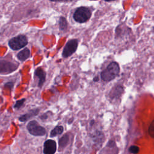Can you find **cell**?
Wrapping results in <instances>:
<instances>
[{
    "instance_id": "ba28073f",
    "label": "cell",
    "mask_w": 154,
    "mask_h": 154,
    "mask_svg": "<svg viewBox=\"0 0 154 154\" xmlns=\"http://www.w3.org/2000/svg\"><path fill=\"white\" fill-rule=\"evenodd\" d=\"M34 75L35 76L38 77L39 81L38 83V86L39 87H41L43 84H44L45 79H46V72L44 71L43 69L39 67L36 69V70L34 72Z\"/></svg>"
},
{
    "instance_id": "9c48e42d",
    "label": "cell",
    "mask_w": 154,
    "mask_h": 154,
    "mask_svg": "<svg viewBox=\"0 0 154 154\" xmlns=\"http://www.w3.org/2000/svg\"><path fill=\"white\" fill-rule=\"evenodd\" d=\"M39 112V109H34L32 110H30L28 112L22 115L19 118V120L22 122H26L27 121L28 119H31V117H32L33 116H35L38 114Z\"/></svg>"
},
{
    "instance_id": "ac0fdd59",
    "label": "cell",
    "mask_w": 154,
    "mask_h": 154,
    "mask_svg": "<svg viewBox=\"0 0 154 154\" xmlns=\"http://www.w3.org/2000/svg\"><path fill=\"white\" fill-rule=\"evenodd\" d=\"M49 1H54V2H69L73 0H49Z\"/></svg>"
},
{
    "instance_id": "5b68a950",
    "label": "cell",
    "mask_w": 154,
    "mask_h": 154,
    "mask_svg": "<svg viewBox=\"0 0 154 154\" xmlns=\"http://www.w3.org/2000/svg\"><path fill=\"white\" fill-rule=\"evenodd\" d=\"M78 45V41L76 39L69 40L66 44L62 56L64 58H67L72 55L76 50Z\"/></svg>"
},
{
    "instance_id": "7c38bea8",
    "label": "cell",
    "mask_w": 154,
    "mask_h": 154,
    "mask_svg": "<svg viewBox=\"0 0 154 154\" xmlns=\"http://www.w3.org/2000/svg\"><path fill=\"white\" fill-rule=\"evenodd\" d=\"M68 141H69V136L67 134H64L59 140V142H58L59 149H62L64 148L67 146Z\"/></svg>"
},
{
    "instance_id": "8992f818",
    "label": "cell",
    "mask_w": 154,
    "mask_h": 154,
    "mask_svg": "<svg viewBox=\"0 0 154 154\" xmlns=\"http://www.w3.org/2000/svg\"><path fill=\"white\" fill-rule=\"evenodd\" d=\"M17 66L14 63L5 60H1V73H8L15 70Z\"/></svg>"
},
{
    "instance_id": "9a60e30c",
    "label": "cell",
    "mask_w": 154,
    "mask_h": 154,
    "mask_svg": "<svg viewBox=\"0 0 154 154\" xmlns=\"http://www.w3.org/2000/svg\"><path fill=\"white\" fill-rule=\"evenodd\" d=\"M149 134L151 137L154 138V120L152 122L149 128Z\"/></svg>"
},
{
    "instance_id": "8fae6325",
    "label": "cell",
    "mask_w": 154,
    "mask_h": 154,
    "mask_svg": "<svg viewBox=\"0 0 154 154\" xmlns=\"http://www.w3.org/2000/svg\"><path fill=\"white\" fill-rule=\"evenodd\" d=\"M122 91H123V88L121 86L118 85L115 87L110 91L109 95H110L111 99H113L114 98L119 97L121 95V93H122Z\"/></svg>"
},
{
    "instance_id": "2e32d148",
    "label": "cell",
    "mask_w": 154,
    "mask_h": 154,
    "mask_svg": "<svg viewBox=\"0 0 154 154\" xmlns=\"http://www.w3.org/2000/svg\"><path fill=\"white\" fill-rule=\"evenodd\" d=\"M25 100V99H20V100H17L16 102V103H15L14 105V108L15 109H19V108H20L22 106V105L23 104Z\"/></svg>"
},
{
    "instance_id": "52a82bcc",
    "label": "cell",
    "mask_w": 154,
    "mask_h": 154,
    "mask_svg": "<svg viewBox=\"0 0 154 154\" xmlns=\"http://www.w3.org/2000/svg\"><path fill=\"white\" fill-rule=\"evenodd\" d=\"M57 150L56 142L53 140H46L43 146L44 154H54Z\"/></svg>"
},
{
    "instance_id": "6da1fadb",
    "label": "cell",
    "mask_w": 154,
    "mask_h": 154,
    "mask_svg": "<svg viewBox=\"0 0 154 154\" xmlns=\"http://www.w3.org/2000/svg\"><path fill=\"white\" fill-rule=\"evenodd\" d=\"M119 65L116 62H111L100 73V77L105 81H110L114 79L119 73Z\"/></svg>"
},
{
    "instance_id": "7a4b0ae2",
    "label": "cell",
    "mask_w": 154,
    "mask_h": 154,
    "mask_svg": "<svg viewBox=\"0 0 154 154\" xmlns=\"http://www.w3.org/2000/svg\"><path fill=\"white\" fill-rule=\"evenodd\" d=\"M91 15V11L85 7H80L76 10L73 14L74 20L79 23H84L87 22Z\"/></svg>"
},
{
    "instance_id": "e0dca14e",
    "label": "cell",
    "mask_w": 154,
    "mask_h": 154,
    "mask_svg": "<svg viewBox=\"0 0 154 154\" xmlns=\"http://www.w3.org/2000/svg\"><path fill=\"white\" fill-rule=\"evenodd\" d=\"M129 151L133 154H137L139 152V147L137 146H132L129 147Z\"/></svg>"
},
{
    "instance_id": "7402d4cb",
    "label": "cell",
    "mask_w": 154,
    "mask_h": 154,
    "mask_svg": "<svg viewBox=\"0 0 154 154\" xmlns=\"http://www.w3.org/2000/svg\"><path fill=\"white\" fill-rule=\"evenodd\" d=\"M105 1H107V2H109V1H115V0H105Z\"/></svg>"
},
{
    "instance_id": "3957f363",
    "label": "cell",
    "mask_w": 154,
    "mask_h": 154,
    "mask_svg": "<svg viewBox=\"0 0 154 154\" xmlns=\"http://www.w3.org/2000/svg\"><path fill=\"white\" fill-rule=\"evenodd\" d=\"M28 44V40L25 35H19L10 39L8 42L10 48L14 51L19 50Z\"/></svg>"
},
{
    "instance_id": "30bf717a",
    "label": "cell",
    "mask_w": 154,
    "mask_h": 154,
    "mask_svg": "<svg viewBox=\"0 0 154 154\" xmlns=\"http://www.w3.org/2000/svg\"><path fill=\"white\" fill-rule=\"evenodd\" d=\"M30 54V50L28 48H25L17 54V57L19 60L23 61L29 57Z\"/></svg>"
},
{
    "instance_id": "ffe728a7",
    "label": "cell",
    "mask_w": 154,
    "mask_h": 154,
    "mask_svg": "<svg viewBox=\"0 0 154 154\" xmlns=\"http://www.w3.org/2000/svg\"><path fill=\"white\" fill-rule=\"evenodd\" d=\"M98 81V78L97 77H96L94 78V81Z\"/></svg>"
},
{
    "instance_id": "d6986e66",
    "label": "cell",
    "mask_w": 154,
    "mask_h": 154,
    "mask_svg": "<svg viewBox=\"0 0 154 154\" xmlns=\"http://www.w3.org/2000/svg\"><path fill=\"white\" fill-rule=\"evenodd\" d=\"M5 87H8V88H12L13 87V83L12 82H8V83H7L6 84H5Z\"/></svg>"
},
{
    "instance_id": "277c9868",
    "label": "cell",
    "mask_w": 154,
    "mask_h": 154,
    "mask_svg": "<svg viewBox=\"0 0 154 154\" xmlns=\"http://www.w3.org/2000/svg\"><path fill=\"white\" fill-rule=\"evenodd\" d=\"M26 128L29 134L34 136H43L46 132L45 128L41 126L36 120L30 121L27 124Z\"/></svg>"
},
{
    "instance_id": "5bb4252c",
    "label": "cell",
    "mask_w": 154,
    "mask_h": 154,
    "mask_svg": "<svg viewBox=\"0 0 154 154\" xmlns=\"http://www.w3.org/2000/svg\"><path fill=\"white\" fill-rule=\"evenodd\" d=\"M67 22L65 17L61 16L59 19V28L61 31H65L67 28Z\"/></svg>"
},
{
    "instance_id": "44dd1931",
    "label": "cell",
    "mask_w": 154,
    "mask_h": 154,
    "mask_svg": "<svg viewBox=\"0 0 154 154\" xmlns=\"http://www.w3.org/2000/svg\"><path fill=\"white\" fill-rule=\"evenodd\" d=\"M94 121L93 120H91V123H90V124L92 125L93 124V123H94Z\"/></svg>"
},
{
    "instance_id": "4fadbf2b",
    "label": "cell",
    "mask_w": 154,
    "mask_h": 154,
    "mask_svg": "<svg viewBox=\"0 0 154 154\" xmlns=\"http://www.w3.org/2000/svg\"><path fill=\"white\" fill-rule=\"evenodd\" d=\"M63 132V127L62 126H57L51 131L50 133V137H55L57 135L62 134Z\"/></svg>"
}]
</instances>
